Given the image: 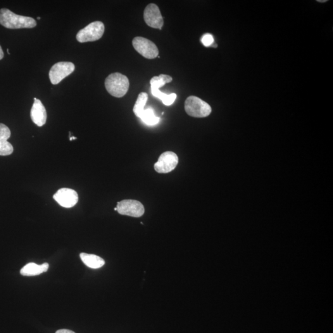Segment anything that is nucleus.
<instances>
[{
    "mask_svg": "<svg viewBox=\"0 0 333 333\" xmlns=\"http://www.w3.org/2000/svg\"><path fill=\"white\" fill-rule=\"evenodd\" d=\"M130 82L127 76L119 72L111 73L105 80L107 91L116 97L124 96L129 89Z\"/></svg>",
    "mask_w": 333,
    "mask_h": 333,
    "instance_id": "nucleus-2",
    "label": "nucleus"
},
{
    "mask_svg": "<svg viewBox=\"0 0 333 333\" xmlns=\"http://www.w3.org/2000/svg\"><path fill=\"white\" fill-rule=\"evenodd\" d=\"M49 264L48 263H43L39 265L35 263H29L24 266L21 270V274L23 276H36L42 274V273L47 272L48 270Z\"/></svg>",
    "mask_w": 333,
    "mask_h": 333,
    "instance_id": "nucleus-13",
    "label": "nucleus"
},
{
    "mask_svg": "<svg viewBox=\"0 0 333 333\" xmlns=\"http://www.w3.org/2000/svg\"><path fill=\"white\" fill-rule=\"evenodd\" d=\"M76 139H77V138H76V137H70L71 141H72L73 140H76Z\"/></svg>",
    "mask_w": 333,
    "mask_h": 333,
    "instance_id": "nucleus-22",
    "label": "nucleus"
},
{
    "mask_svg": "<svg viewBox=\"0 0 333 333\" xmlns=\"http://www.w3.org/2000/svg\"><path fill=\"white\" fill-rule=\"evenodd\" d=\"M144 20L149 27L161 30L164 25L163 16L156 4L151 3L146 7L144 11Z\"/></svg>",
    "mask_w": 333,
    "mask_h": 333,
    "instance_id": "nucleus-9",
    "label": "nucleus"
},
{
    "mask_svg": "<svg viewBox=\"0 0 333 333\" xmlns=\"http://www.w3.org/2000/svg\"><path fill=\"white\" fill-rule=\"evenodd\" d=\"M147 99H148V95L146 93H140L139 96H138L136 103H135L134 108L133 109V113L138 118H140L142 113H143Z\"/></svg>",
    "mask_w": 333,
    "mask_h": 333,
    "instance_id": "nucleus-15",
    "label": "nucleus"
},
{
    "mask_svg": "<svg viewBox=\"0 0 333 333\" xmlns=\"http://www.w3.org/2000/svg\"><path fill=\"white\" fill-rule=\"evenodd\" d=\"M178 163L177 154L172 151H166L161 154L158 161L154 164V169L159 173H166L174 170Z\"/></svg>",
    "mask_w": 333,
    "mask_h": 333,
    "instance_id": "nucleus-8",
    "label": "nucleus"
},
{
    "mask_svg": "<svg viewBox=\"0 0 333 333\" xmlns=\"http://www.w3.org/2000/svg\"><path fill=\"white\" fill-rule=\"evenodd\" d=\"M318 2H320V3H323V2H327V0H324V1H317Z\"/></svg>",
    "mask_w": 333,
    "mask_h": 333,
    "instance_id": "nucleus-23",
    "label": "nucleus"
},
{
    "mask_svg": "<svg viewBox=\"0 0 333 333\" xmlns=\"http://www.w3.org/2000/svg\"><path fill=\"white\" fill-rule=\"evenodd\" d=\"M31 119L39 127H42L47 122V114L46 109L40 99L34 97L30 112Z\"/></svg>",
    "mask_w": 333,
    "mask_h": 333,
    "instance_id": "nucleus-11",
    "label": "nucleus"
},
{
    "mask_svg": "<svg viewBox=\"0 0 333 333\" xmlns=\"http://www.w3.org/2000/svg\"><path fill=\"white\" fill-rule=\"evenodd\" d=\"M117 211L121 215L140 217L144 213L143 205L137 200L125 199L118 202Z\"/></svg>",
    "mask_w": 333,
    "mask_h": 333,
    "instance_id": "nucleus-7",
    "label": "nucleus"
},
{
    "mask_svg": "<svg viewBox=\"0 0 333 333\" xmlns=\"http://www.w3.org/2000/svg\"><path fill=\"white\" fill-rule=\"evenodd\" d=\"M11 131L6 125L0 123V156H9L13 153V145L8 142Z\"/></svg>",
    "mask_w": 333,
    "mask_h": 333,
    "instance_id": "nucleus-12",
    "label": "nucleus"
},
{
    "mask_svg": "<svg viewBox=\"0 0 333 333\" xmlns=\"http://www.w3.org/2000/svg\"><path fill=\"white\" fill-rule=\"evenodd\" d=\"M214 40L213 35L210 33L204 35L201 39V42L206 47H210L213 44Z\"/></svg>",
    "mask_w": 333,
    "mask_h": 333,
    "instance_id": "nucleus-19",
    "label": "nucleus"
},
{
    "mask_svg": "<svg viewBox=\"0 0 333 333\" xmlns=\"http://www.w3.org/2000/svg\"><path fill=\"white\" fill-rule=\"evenodd\" d=\"M140 119L143 122L148 125H156L160 120V118L155 115L153 109L151 108L144 109Z\"/></svg>",
    "mask_w": 333,
    "mask_h": 333,
    "instance_id": "nucleus-18",
    "label": "nucleus"
},
{
    "mask_svg": "<svg viewBox=\"0 0 333 333\" xmlns=\"http://www.w3.org/2000/svg\"><path fill=\"white\" fill-rule=\"evenodd\" d=\"M0 24L9 29L32 28L37 25L36 21L30 17L18 15L8 9H0Z\"/></svg>",
    "mask_w": 333,
    "mask_h": 333,
    "instance_id": "nucleus-1",
    "label": "nucleus"
},
{
    "mask_svg": "<svg viewBox=\"0 0 333 333\" xmlns=\"http://www.w3.org/2000/svg\"><path fill=\"white\" fill-rule=\"evenodd\" d=\"M7 51H8V54H10V53L9 52V49H7Z\"/></svg>",
    "mask_w": 333,
    "mask_h": 333,
    "instance_id": "nucleus-25",
    "label": "nucleus"
},
{
    "mask_svg": "<svg viewBox=\"0 0 333 333\" xmlns=\"http://www.w3.org/2000/svg\"><path fill=\"white\" fill-rule=\"evenodd\" d=\"M80 257L85 265L94 269L101 268L105 264L104 259L94 254L81 253Z\"/></svg>",
    "mask_w": 333,
    "mask_h": 333,
    "instance_id": "nucleus-14",
    "label": "nucleus"
},
{
    "mask_svg": "<svg viewBox=\"0 0 333 333\" xmlns=\"http://www.w3.org/2000/svg\"><path fill=\"white\" fill-rule=\"evenodd\" d=\"M173 78L171 76L165 74H161L159 76H154L150 80L151 89H159L163 87L166 83L172 82Z\"/></svg>",
    "mask_w": 333,
    "mask_h": 333,
    "instance_id": "nucleus-17",
    "label": "nucleus"
},
{
    "mask_svg": "<svg viewBox=\"0 0 333 333\" xmlns=\"http://www.w3.org/2000/svg\"><path fill=\"white\" fill-rule=\"evenodd\" d=\"M3 57H4L3 51V49H2L1 45H0V60H1V59L3 58Z\"/></svg>",
    "mask_w": 333,
    "mask_h": 333,
    "instance_id": "nucleus-21",
    "label": "nucleus"
},
{
    "mask_svg": "<svg viewBox=\"0 0 333 333\" xmlns=\"http://www.w3.org/2000/svg\"><path fill=\"white\" fill-rule=\"evenodd\" d=\"M185 109L190 116L196 118H206L210 115L212 112L211 107L208 103L194 96L187 97L185 102Z\"/></svg>",
    "mask_w": 333,
    "mask_h": 333,
    "instance_id": "nucleus-3",
    "label": "nucleus"
},
{
    "mask_svg": "<svg viewBox=\"0 0 333 333\" xmlns=\"http://www.w3.org/2000/svg\"><path fill=\"white\" fill-rule=\"evenodd\" d=\"M40 19H41V18H40V17H38V18H37L38 20H40Z\"/></svg>",
    "mask_w": 333,
    "mask_h": 333,
    "instance_id": "nucleus-24",
    "label": "nucleus"
},
{
    "mask_svg": "<svg viewBox=\"0 0 333 333\" xmlns=\"http://www.w3.org/2000/svg\"><path fill=\"white\" fill-rule=\"evenodd\" d=\"M132 45L138 53L145 58L153 59L158 57V47L151 40L142 37H137L133 40Z\"/></svg>",
    "mask_w": 333,
    "mask_h": 333,
    "instance_id": "nucleus-5",
    "label": "nucleus"
},
{
    "mask_svg": "<svg viewBox=\"0 0 333 333\" xmlns=\"http://www.w3.org/2000/svg\"><path fill=\"white\" fill-rule=\"evenodd\" d=\"M151 93L154 96L161 99L164 105L167 106L172 105L177 96L175 94L166 95L156 89H151Z\"/></svg>",
    "mask_w": 333,
    "mask_h": 333,
    "instance_id": "nucleus-16",
    "label": "nucleus"
},
{
    "mask_svg": "<svg viewBox=\"0 0 333 333\" xmlns=\"http://www.w3.org/2000/svg\"><path fill=\"white\" fill-rule=\"evenodd\" d=\"M75 70V65L71 62H59L54 64L49 72V77L52 84L57 85L72 73Z\"/></svg>",
    "mask_w": 333,
    "mask_h": 333,
    "instance_id": "nucleus-6",
    "label": "nucleus"
},
{
    "mask_svg": "<svg viewBox=\"0 0 333 333\" xmlns=\"http://www.w3.org/2000/svg\"><path fill=\"white\" fill-rule=\"evenodd\" d=\"M105 27L101 21H95L82 28L76 35V39L80 43L95 42L98 40L104 34Z\"/></svg>",
    "mask_w": 333,
    "mask_h": 333,
    "instance_id": "nucleus-4",
    "label": "nucleus"
},
{
    "mask_svg": "<svg viewBox=\"0 0 333 333\" xmlns=\"http://www.w3.org/2000/svg\"><path fill=\"white\" fill-rule=\"evenodd\" d=\"M114 210L117 211V210H118V209H117V208H114Z\"/></svg>",
    "mask_w": 333,
    "mask_h": 333,
    "instance_id": "nucleus-26",
    "label": "nucleus"
},
{
    "mask_svg": "<svg viewBox=\"0 0 333 333\" xmlns=\"http://www.w3.org/2000/svg\"><path fill=\"white\" fill-rule=\"evenodd\" d=\"M53 199L63 208H71L78 203L77 192L70 189H61L54 194Z\"/></svg>",
    "mask_w": 333,
    "mask_h": 333,
    "instance_id": "nucleus-10",
    "label": "nucleus"
},
{
    "mask_svg": "<svg viewBox=\"0 0 333 333\" xmlns=\"http://www.w3.org/2000/svg\"><path fill=\"white\" fill-rule=\"evenodd\" d=\"M56 333H75L70 330L63 329L57 331Z\"/></svg>",
    "mask_w": 333,
    "mask_h": 333,
    "instance_id": "nucleus-20",
    "label": "nucleus"
}]
</instances>
